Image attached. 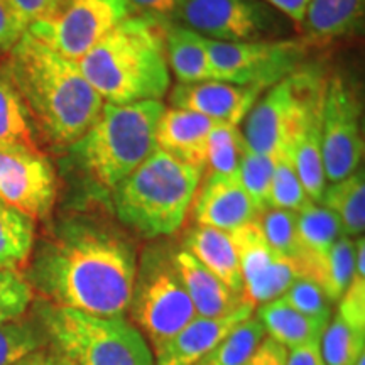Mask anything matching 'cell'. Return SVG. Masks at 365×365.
<instances>
[{"mask_svg": "<svg viewBox=\"0 0 365 365\" xmlns=\"http://www.w3.org/2000/svg\"><path fill=\"white\" fill-rule=\"evenodd\" d=\"M274 163H276V159L272 156L255 153L245 144L237 178H239L242 188L245 190V193L250 196V200L257 207L259 213L267 210V196L269 188H271Z\"/></svg>", "mask_w": 365, "mask_h": 365, "instance_id": "35", "label": "cell"}, {"mask_svg": "<svg viewBox=\"0 0 365 365\" xmlns=\"http://www.w3.org/2000/svg\"><path fill=\"white\" fill-rule=\"evenodd\" d=\"M78 66L105 103L163 102L171 85L164 19L140 12L127 17L78 59Z\"/></svg>", "mask_w": 365, "mask_h": 365, "instance_id": "3", "label": "cell"}, {"mask_svg": "<svg viewBox=\"0 0 365 365\" xmlns=\"http://www.w3.org/2000/svg\"><path fill=\"white\" fill-rule=\"evenodd\" d=\"M175 19L186 29L222 43L274 39L284 31L279 12L261 0H186Z\"/></svg>", "mask_w": 365, "mask_h": 365, "instance_id": "11", "label": "cell"}, {"mask_svg": "<svg viewBox=\"0 0 365 365\" xmlns=\"http://www.w3.org/2000/svg\"><path fill=\"white\" fill-rule=\"evenodd\" d=\"M325 83L318 71L299 68L271 86L245 115L242 137L247 148L272 158L289 154L301 118L309 103L323 93Z\"/></svg>", "mask_w": 365, "mask_h": 365, "instance_id": "8", "label": "cell"}, {"mask_svg": "<svg viewBox=\"0 0 365 365\" xmlns=\"http://www.w3.org/2000/svg\"><path fill=\"white\" fill-rule=\"evenodd\" d=\"M27 33V24L14 11L9 0H0V53H11Z\"/></svg>", "mask_w": 365, "mask_h": 365, "instance_id": "39", "label": "cell"}, {"mask_svg": "<svg viewBox=\"0 0 365 365\" xmlns=\"http://www.w3.org/2000/svg\"><path fill=\"white\" fill-rule=\"evenodd\" d=\"M218 81L269 90L299 70L308 46L301 39L222 43L205 38Z\"/></svg>", "mask_w": 365, "mask_h": 365, "instance_id": "9", "label": "cell"}, {"mask_svg": "<svg viewBox=\"0 0 365 365\" xmlns=\"http://www.w3.org/2000/svg\"><path fill=\"white\" fill-rule=\"evenodd\" d=\"M17 365H68L65 360L59 359L54 352H44L43 349L38 352L27 355L26 359H22Z\"/></svg>", "mask_w": 365, "mask_h": 365, "instance_id": "45", "label": "cell"}, {"mask_svg": "<svg viewBox=\"0 0 365 365\" xmlns=\"http://www.w3.org/2000/svg\"><path fill=\"white\" fill-rule=\"evenodd\" d=\"M137 11L130 0H59L48 19L29 26L27 33L68 59H78L113 27Z\"/></svg>", "mask_w": 365, "mask_h": 365, "instance_id": "10", "label": "cell"}, {"mask_svg": "<svg viewBox=\"0 0 365 365\" xmlns=\"http://www.w3.org/2000/svg\"><path fill=\"white\" fill-rule=\"evenodd\" d=\"M44 339L68 365H154L143 333L122 317H97L44 303L39 309Z\"/></svg>", "mask_w": 365, "mask_h": 365, "instance_id": "6", "label": "cell"}, {"mask_svg": "<svg viewBox=\"0 0 365 365\" xmlns=\"http://www.w3.org/2000/svg\"><path fill=\"white\" fill-rule=\"evenodd\" d=\"M287 352L289 350L286 346L266 335L245 365H287Z\"/></svg>", "mask_w": 365, "mask_h": 365, "instance_id": "41", "label": "cell"}, {"mask_svg": "<svg viewBox=\"0 0 365 365\" xmlns=\"http://www.w3.org/2000/svg\"><path fill=\"white\" fill-rule=\"evenodd\" d=\"M31 120L54 145L75 144L97 120L103 100L85 80L78 61L26 33L4 68Z\"/></svg>", "mask_w": 365, "mask_h": 365, "instance_id": "2", "label": "cell"}, {"mask_svg": "<svg viewBox=\"0 0 365 365\" xmlns=\"http://www.w3.org/2000/svg\"><path fill=\"white\" fill-rule=\"evenodd\" d=\"M255 307L245 301L235 312L217 318L196 317L176 335L154 350V365H195L212 352L244 319L254 314Z\"/></svg>", "mask_w": 365, "mask_h": 365, "instance_id": "15", "label": "cell"}, {"mask_svg": "<svg viewBox=\"0 0 365 365\" xmlns=\"http://www.w3.org/2000/svg\"><path fill=\"white\" fill-rule=\"evenodd\" d=\"M354 365H365V354H364V355H360L359 360H357V362H355Z\"/></svg>", "mask_w": 365, "mask_h": 365, "instance_id": "46", "label": "cell"}, {"mask_svg": "<svg viewBox=\"0 0 365 365\" xmlns=\"http://www.w3.org/2000/svg\"><path fill=\"white\" fill-rule=\"evenodd\" d=\"M257 220L269 247L279 257L289 259L296 264L299 257L298 213L289 210L267 208L259 213Z\"/></svg>", "mask_w": 365, "mask_h": 365, "instance_id": "34", "label": "cell"}, {"mask_svg": "<svg viewBox=\"0 0 365 365\" xmlns=\"http://www.w3.org/2000/svg\"><path fill=\"white\" fill-rule=\"evenodd\" d=\"M319 352L327 365H354L365 354V327L335 313L319 340Z\"/></svg>", "mask_w": 365, "mask_h": 365, "instance_id": "29", "label": "cell"}, {"mask_svg": "<svg viewBox=\"0 0 365 365\" xmlns=\"http://www.w3.org/2000/svg\"><path fill=\"white\" fill-rule=\"evenodd\" d=\"M195 198V220L198 225L232 232L259 217L257 207L237 176L208 175Z\"/></svg>", "mask_w": 365, "mask_h": 365, "instance_id": "17", "label": "cell"}, {"mask_svg": "<svg viewBox=\"0 0 365 365\" xmlns=\"http://www.w3.org/2000/svg\"><path fill=\"white\" fill-rule=\"evenodd\" d=\"M34 144L33 120L6 71H0V144Z\"/></svg>", "mask_w": 365, "mask_h": 365, "instance_id": "32", "label": "cell"}, {"mask_svg": "<svg viewBox=\"0 0 365 365\" xmlns=\"http://www.w3.org/2000/svg\"><path fill=\"white\" fill-rule=\"evenodd\" d=\"M46 344L44 333L24 318L0 323V365H17Z\"/></svg>", "mask_w": 365, "mask_h": 365, "instance_id": "36", "label": "cell"}, {"mask_svg": "<svg viewBox=\"0 0 365 365\" xmlns=\"http://www.w3.org/2000/svg\"><path fill=\"white\" fill-rule=\"evenodd\" d=\"M164 110L158 100L103 103L97 120L70 145L73 163L95 188L112 191L158 149L156 129Z\"/></svg>", "mask_w": 365, "mask_h": 365, "instance_id": "4", "label": "cell"}, {"mask_svg": "<svg viewBox=\"0 0 365 365\" xmlns=\"http://www.w3.org/2000/svg\"><path fill=\"white\" fill-rule=\"evenodd\" d=\"M239 257L244 294L254 307L281 298L299 277V269L289 259H282L269 247L259 220L228 232Z\"/></svg>", "mask_w": 365, "mask_h": 365, "instance_id": "14", "label": "cell"}, {"mask_svg": "<svg viewBox=\"0 0 365 365\" xmlns=\"http://www.w3.org/2000/svg\"><path fill=\"white\" fill-rule=\"evenodd\" d=\"M135 272V247L122 232L100 222L71 218L41 244L26 279L53 307L122 317Z\"/></svg>", "mask_w": 365, "mask_h": 365, "instance_id": "1", "label": "cell"}, {"mask_svg": "<svg viewBox=\"0 0 365 365\" xmlns=\"http://www.w3.org/2000/svg\"><path fill=\"white\" fill-rule=\"evenodd\" d=\"M9 4L19 14L29 29V26L34 22L48 19L56 11L59 0H9Z\"/></svg>", "mask_w": 365, "mask_h": 365, "instance_id": "40", "label": "cell"}, {"mask_svg": "<svg viewBox=\"0 0 365 365\" xmlns=\"http://www.w3.org/2000/svg\"><path fill=\"white\" fill-rule=\"evenodd\" d=\"M355 271V242L344 235L333 244L322 262L312 269L307 277L317 281L327 298L335 303L350 286Z\"/></svg>", "mask_w": 365, "mask_h": 365, "instance_id": "28", "label": "cell"}, {"mask_svg": "<svg viewBox=\"0 0 365 365\" xmlns=\"http://www.w3.org/2000/svg\"><path fill=\"white\" fill-rule=\"evenodd\" d=\"M287 365H327L319 352V341L291 349L287 352Z\"/></svg>", "mask_w": 365, "mask_h": 365, "instance_id": "44", "label": "cell"}, {"mask_svg": "<svg viewBox=\"0 0 365 365\" xmlns=\"http://www.w3.org/2000/svg\"><path fill=\"white\" fill-rule=\"evenodd\" d=\"M36 220L0 200V267L19 269L29 262Z\"/></svg>", "mask_w": 365, "mask_h": 365, "instance_id": "27", "label": "cell"}, {"mask_svg": "<svg viewBox=\"0 0 365 365\" xmlns=\"http://www.w3.org/2000/svg\"><path fill=\"white\" fill-rule=\"evenodd\" d=\"M323 95H325V90L309 103L289 149V156L293 159L299 180L303 182L309 200L317 205L322 202L323 193L328 186L322 156Z\"/></svg>", "mask_w": 365, "mask_h": 365, "instance_id": "20", "label": "cell"}, {"mask_svg": "<svg viewBox=\"0 0 365 365\" xmlns=\"http://www.w3.org/2000/svg\"><path fill=\"white\" fill-rule=\"evenodd\" d=\"M175 266L198 317H223L235 312L247 301L244 294L232 291L225 282L218 279L215 274L208 271L185 249L175 254Z\"/></svg>", "mask_w": 365, "mask_h": 365, "instance_id": "19", "label": "cell"}, {"mask_svg": "<svg viewBox=\"0 0 365 365\" xmlns=\"http://www.w3.org/2000/svg\"><path fill=\"white\" fill-rule=\"evenodd\" d=\"M262 91L227 81L178 83L170 93L171 108L196 112L215 122L239 125Z\"/></svg>", "mask_w": 365, "mask_h": 365, "instance_id": "16", "label": "cell"}, {"mask_svg": "<svg viewBox=\"0 0 365 365\" xmlns=\"http://www.w3.org/2000/svg\"><path fill=\"white\" fill-rule=\"evenodd\" d=\"M322 156L327 182L345 180L359 171L364 158L360 103L344 78L325 85L322 107Z\"/></svg>", "mask_w": 365, "mask_h": 365, "instance_id": "13", "label": "cell"}, {"mask_svg": "<svg viewBox=\"0 0 365 365\" xmlns=\"http://www.w3.org/2000/svg\"><path fill=\"white\" fill-rule=\"evenodd\" d=\"M58 180L51 161L33 144H0V200L33 220L51 215Z\"/></svg>", "mask_w": 365, "mask_h": 365, "instance_id": "12", "label": "cell"}, {"mask_svg": "<svg viewBox=\"0 0 365 365\" xmlns=\"http://www.w3.org/2000/svg\"><path fill=\"white\" fill-rule=\"evenodd\" d=\"M274 163L271 188L267 196V208L289 210L299 213L313 202L301 182L293 159L289 154H277Z\"/></svg>", "mask_w": 365, "mask_h": 365, "instance_id": "33", "label": "cell"}, {"mask_svg": "<svg viewBox=\"0 0 365 365\" xmlns=\"http://www.w3.org/2000/svg\"><path fill=\"white\" fill-rule=\"evenodd\" d=\"M365 0H309L301 33L307 46H325L359 33L364 26Z\"/></svg>", "mask_w": 365, "mask_h": 365, "instance_id": "21", "label": "cell"}, {"mask_svg": "<svg viewBox=\"0 0 365 365\" xmlns=\"http://www.w3.org/2000/svg\"><path fill=\"white\" fill-rule=\"evenodd\" d=\"M245 140L239 125L217 122L208 135L207 166L210 175L237 176Z\"/></svg>", "mask_w": 365, "mask_h": 365, "instance_id": "31", "label": "cell"}, {"mask_svg": "<svg viewBox=\"0 0 365 365\" xmlns=\"http://www.w3.org/2000/svg\"><path fill=\"white\" fill-rule=\"evenodd\" d=\"M164 43H166L170 70L175 73L180 83L217 80V73L210 61L203 36L180 24H170L164 21Z\"/></svg>", "mask_w": 365, "mask_h": 365, "instance_id": "24", "label": "cell"}, {"mask_svg": "<svg viewBox=\"0 0 365 365\" xmlns=\"http://www.w3.org/2000/svg\"><path fill=\"white\" fill-rule=\"evenodd\" d=\"M344 235L339 217L323 205L312 203L301 210L298 213L299 257L296 261L299 276H308L312 269L325 259L333 244Z\"/></svg>", "mask_w": 365, "mask_h": 365, "instance_id": "23", "label": "cell"}, {"mask_svg": "<svg viewBox=\"0 0 365 365\" xmlns=\"http://www.w3.org/2000/svg\"><path fill=\"white\" fill-rule=\"evenodd\" d=\"M281 298L296 312L307 314L309 318L322 319V322H330L331 301L327 298L322 286L307 276L296 277Z\"/></svg>", "mask_w": 365, "mask_h": 365, "instance_id": "38", "label": "cell"}, {"mask_svg": "<svg viewBox=\"0 0 365 365\" xmlns=\"http://www.w3.org/2000/svg\"><path fill=\"white\" fill-rule=\"evenodd\" d=\"M33 299V287L19 269L0 267V323L24 318Z\"/></svg>", "mask_w": 365, "mask_h": 365, "instance_id": "37", "label": "cell"}, {"mask_svg": "<svg viewBox=\"0 0 365 365\" xmlns=\"http://www.w3.org/2000/svg\"><path fill=\"white\" fill-rule=\"evenodd\" d=\"M217 122L196 112L164 110L156 129V145L178 161L205 171L208 135Z\"/></svg>", "mask_w": 365, "mask_h": 365, "instance_id": "18", "label": "cell"}, {"mask_svg": "<svg viewBox=\"0 0 365 365\" xmlns=\"http://www.w3.org/2000/svg\"><path fill=\"white\" fill-rule=\"evenodd\" d=\"M186 0H130L132 7L140 14H149V16L159 17L166 21L168 17H175Z\"/></svg>", "mask_w": 365, "mask_h": 365, "instance_id": "42", "label": "cell"}, {"mask_svg": "<svg viewBox=\"0 0 365 365\" xmlns=\"http://www.w3.org/2000/svg\"><path fill=\"white\" fill-rule=\"evenodd\" d=\"M276 12L282 14L289 21H293L296 26H301L307 14V7L309 0H261Z\"/></svg>", "mask_w": 365, "mask_h": 365, "instance_id": "43", "label": "cell"}, {"mask_svg": "<svg viewBox=\"0 0 365 365\" xmlns=\"http://www.w3.org/2000/svg\"><path fill=\"white\" fill-rule=\"evenodd\" d=\"M255 317L262 323L269 339L276 340L287 350L312 344V341H319L328 325V322L309 318L307 314L296 312L282 298L261 304Z\"/></svg>", "mask_w": 365, "mask_h": 365, "instance_id": "25", "label": "cell"}, {"mask_svg": "<svg viewBox=\"0 0 365 365\" xmlns=\"http://www.w3.org/2000/svg\"><path fill=\"white\" fill-rule=\"evenodd\" d=\"M319 205L339 217L346 237H362L365 228L364 171H355L345 180L330 182Z\"/></svg>", "mask_w": 365, "mask_h": 365, "instance_id": "26", "label": "cell"}, {"mask_svg": "<svg viewBox=\"0 0 365 365\" xmlns=\"http://www.w3.org/2000/svg\"><path fill=\"white\" fill-rule=\"evenodd\" d=\"M203 171L156 149L112 190L118 220L145 239L176 234L193 207Z\"/></svg>", "mask_w": 365, "mask_h": 365, "instance_id": "5", "label": "cell"}, {"mask_svg": "<svg viewBox=\"0 0 365 365\" xmlns=\"http://www.w3.org/2000/svg\"><path fill=\"white\" fill-rule=\"evenodd\" d=\"M266 330L257 317H249L237 325L215 349L195 365H245L261 341Z\"/></svg>", "mask_w": 365, "mask_h": 365, "instance_id": "30", "label": "cell"}, {"mask_svg": "<svg viewBox=\"0 0 365 365\" xmlns=\"http://www.w3.org/2000/svg\"><path fill=\"white\" fill-rule=\"evenodd\" d=\"M185 250L225 282L232 291L244 294L239 257L228 232L207 225L191 228L185 239Z\"/></svg>", "mask_w": 365, "mask_h": 365, "instance_id": "22", "label": "cell"}, {"mask_svg": "<svg viewBox=\"0 0 365 365\" xmlns=\"http://www.w3.org/2000/svg\"><path fill=\"white\" fill-rule=\"evenodd\" d=\"M127 309L130 323L153 350L198 317L175 266V254L161 247L145 250Z\"/></svg>", "mask_w": 365, "mask_h": 365, "instance_id": "7", "label": "cell"}]
</instances>
